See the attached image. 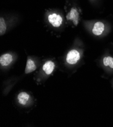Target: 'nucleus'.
Wrapping results in <instances>:
<instances>
[{"instance_id":"4","label":"nucleus","mask_w":113,"mask_h":127,"mask_svg":"<svg viewBox=\"0 0 113 127\" xmlns=\"http://www.w3.org/2000/svg\"><path fill=\"white\" fill-rule=\"evenodd\" d=\"M105 30V24L102 22H96L93 28L92 32L96 35H99L102 34Z\"/></svg>"},{"instance_id":"9","label":"nucleus","mask_w":113,"mask_h":127,"mask_svg":"<svg viewBox=\"0 0 113 127\" xmlns=\"http://www.w3.org/2000/svg\"><path fill=\"white\" fill-rule=\"evenodd\" d=\"M103 63L105 66H109L111 68H113V58L110 56L105 57L103 59Z\"/></svg>"},{"instance_id":"3","label":"nucleus","mask_w":113,"mask_h":127,"mask_svg":"<svg viewBox=\"0 0 113 127\" xmlns=\"http://www.w3.org/2000/svg\"><path fill=\"white\" fill-rule=\"evenodd\" d=\"M79 14L77 10L76 9L73 8L67 14V19L69 20L73 21L74 24L75 25H77L79 22Z\"/></svg>"},{"instance_id":"6","label":"nucleus","mask_w":113,"mask_h":127,"mask_svg":"<svg viewBox=\"0 0 113 127\" xmlns=\"http://www.w3.org/2000/svg\"><path fill=\"white\" fill-rule=\"evenodd\" d=\"M54 67V63L51 61H48L44 64L43 69L47 74H50L52 72Z\"/></svg>"},{"instance_id":"2","label":"nucleus","mask_w":113,"mask_h":127,"mask_svg":"<svg viewBox=\"0 0 113 127\" xmlns=\"http://www.w3.org/2000/svg\"><path fill=\"white\" fill-rule=\"evenodd\" d=\"M49 22L51 23L54 27H59L62 22V18L60 15L56 13H53L48 16Z\"/></svg>"},{"instance_id":"10","label":"nucleus","mask_w":113,"mask_h":127,"mask_svg":"<svg viewBox=\"0 0 113 127\" xmlns=\"http://www.w3.org/2000/svg\"><path fill=\"white\" fill-rule=\"evenodd\" d=\"M6 24L3 18H0V34L2 35L5 34L6 31Z\"/></svg>"},{"instance_id":"8","label":"nucleus","mask_w":113,"mask_h":127,"mask_svg":"<svg viewBox=\"0 0 113 127\" xmlns=\"http://www.w3.org/2000/svg\"><path fill=\"white\" fill-rule=\"evenodd\" d=\"M29 95L26 92H21L18 95V100L20 104L25 105L29 99Z\"/></svg>"},{"instance_id":"7","label":"nucleus","mask_w":113,"mask_h":127,"mask_svg":"<svg viewBox=\"0 0 113 127\" xmlns=\"http://www.w3.org/2000/svg\"><path fill=\"white\" fill-rule=\"evenodd\" d=\"M36 69V66L34 62L31 59H29L27 60V65L26 70H25V73L28 74L30 73Z\"/></svg>"},{"instance_id":"1","label":"nucleus","mask_w":113,"mask_h":127,"mask_svg":"<svg viewBox=\"0 0 113 127\" xmlns=\"http://www.w3.org/2000/svg\"><path fill=\"white\" fill-rule=\"evenodd\" d=\"M80 59L79 52L76 50H72L67 54V61L70 64H76Z\"/></svg>"},{"instance_id":"5","label":"nucleus","mask_w":113,"mask_h":127,"mask_svg":"<svg viewBox=\"0 0 113 127\" xmlns=\"http://www.w3.org/2000/svg\"><path fill=\"white\" fill-rule=\"evenodd\" d=\"M13 60L12 56L10 54H5L0 57V63L2 66H7L9 65Z\"/></svg>"}]
</instances>
